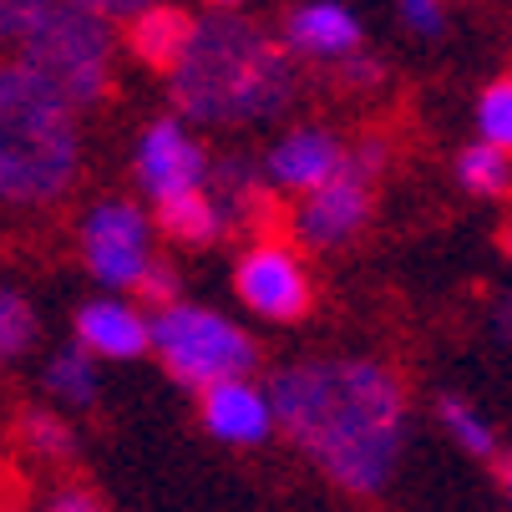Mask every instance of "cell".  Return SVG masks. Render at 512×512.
<instances>
[{
    "label": "cell",
    "instance_id": "6da1fadb",
    "mask_svg": "<svg viewBox=\"0 0 512 512\" xmlns=\"http://www.w3.org/2000/svg\"><path fill=\"white\" fill-rule=\"evenodd\" d=\"M274 426L340 492L376 497L406 442V391L381 360H305L269 381Z\"/></svg>",
    "mask_w": 512,
    "mask_h": 512
},
{
    "label": "cell",
    "instance_id": "7a4b0ae2",
    "mask_svg": "<svg viewBox=\"0 0 512 512\" xmlns=\"http://www.w3.org/2000/svg\"><path fill=\"white\" fill-rule=\"evenodd\" d=\"M168 77L178 112L203 127L264 122L300 92V71L284 41H269L234 11H208L203 21H193V41Z\"/></svg>",
    "mask_w": 512,
    "mask_h": 512
},
{
    "label": "cell",
    "instance_id": "3957f363",
    "mask_svg": "<svg viewBox=\"0 0 512 512\" xmlns=\"http://www.w3.org/2000/svg\"><path fill=\"white\" fill-rule=\"evenodd\" d=\"M82 163L77 112L16 61L0 66V203H56Z\"/></svg>",
    "mask_w": 512,
    "mask_h": 512
},
{
    "label": "cell",
    "instance_id": "277c9868",
    "mask_svg": "<svg viewBox=\"0 0 512 512\" xmlns=\"http://www.w3.org/2000/svg\"><path fill=\"white\" fill-rule=\"evenodd\" d=\"M16 46H21L16 66L26 77H36L51 97H61L71 112L107 97L117 41H112V26L102 16L71 6V0H51Z\"/></svg>",
    "mask_w": 512,
    "mask_h": 512
},
{
    "label": "cell",
    "instance_id": "5b68a950",
    "mask_svg": "<svg viewBox=\"0 0 512 512\" xmlns=\"http://www.w3.org/2000/svg\"><path fill=\"white\" fill-rule=\"evenodd\" d=\"M148 345L163 355L178 386H198V391L218 381H249V371L259 365V345L249 330L198 305L158 310V320H148Z\"/></svg>",
    "mask_w": 512,
    "mask_h": 512
},
{
    "label": "cell",
    "instance_id": "8992f818",
    "mask_svg": "<svg viewBox=\"0 0 512 512\" xmlns=\"http://www.w3.org/2000/svg\"><path fill=\"white\" fill-rule=\"evenodd\" d=\"M82 254L87 269L107 284V289H137L142 274L153 269V229L148 213L127 198H107L92 203L82 218Z\"/></svg>",
    "mask_w": 512,
    "mask_h": 512
},
{
    "label": "cell",
    "instance_id": "52a82bcc",
    "mask_svg": "<svg viewBox=\"0 0 512 512\" xmlns=\"http://www.w3.org/2000/svg\"><path fill=\"white\" fill-rule=\"evenodd\" d=\"M234 289L264 320H300L310 310V274L300 254L284 244H254L234 269Z\"/></svg>",
    "mask_w": 512,
    "mask_h": 512
},
{
    "label": "cell",
    "instance_id": "ba28073f",
    "mask_svg": "<svg viewBox=\"0 0 512 512\" xmlns=\"http://www.w3.org/2000/svg\"><path fill=\"white\" fill-rule=\"evenodd\" d=\"M371 178H360L350 168H340V178H330L325 188L305 193L295 208V234L310 249H340L350 244L365 224H371Z\"/></svg>",
    "mask_w": 512,
    "mask_h": 512
},
{
    "label": "cell",
    "instance_id": "9c48e42d",
    "mask_svg": "<svg viewBox=\"0 0 512 512\" xmlns=\"http://www.w3.org/2000/svg\"><path fill=\"white\" fill-rule=\"evenodd\" d=\"M137 183L153 193V203L178 198V193H198L208 183V158L203 148L183 132V122H153L137 142Z\"/></svg>",
    "mask_w": 512,
    "mask_h": 512
},
{
    "label": "cell",
    "instance_id": "30bf717a",
    "mask_svg": "<svg viewBox=\"0 0 512 512\" xmlns=\"http://www.w3.org/2000/svg\"><path fill=\"white\" fill-rule=\"evenodd\" d=\"M340 168H345V142H340L335 132H325V127H300V132H289V137L274 142L259 173H264L274 188L315 193V188H325L330 178H340Z\"/></svg>",
    "mask_w": 512,
    "mask_h": 512
},
{
    "label": "cell",
    "instance_id": "8fae6325",
    "mask_svg": "<svg viewBox=\"0 0 512 512\" xmlns=\"http://www.w3.org/2000/svg\"><path fill=\"white\" fill-rule=\"evenodd\" d=\"M284 51L310 61H345L360 51V21L335 0H310L284 16Z\"/></svg>",
    "mask_w": 512,
    "mask_h": 512
},
{
    "label": "cell",
    "instance_id": "7c38bea8",
    "mask_svg": "<svg viewBox=\"0 0 512 512\" xmlns=\"http://www.w3.org/2000/svg\"><path fill=\"white\" fill-rule=\"evenodd\" d=\"M203 426L218 442L259 447L274 431V411H269V396L254 381H218V386L203 391Z\"/></svg>",
    "mask_w": 512,
    "mask_h": 512
},
{
    "label": "cell",
    "instance_id": "4fadbf2b",
    "mask_svg": "<svg viewBox=\"0 0 512 512\" xmlns=\"http://www.w3.org/2000/svg\"><path fill=\"white\" fill-rule=\"evenodd\" d=\"M77 345L92 360H132L148 350V320L122 300H92L77 310Z\"/></svg>",
    "mask_w": 512,
    "mask_h": 512
},
{
    "label": "cell",
    "instance_id": "5bb4252c",
    "mask_svg": "<svg viewBox=\"0 0 512 512\" xmlns=\"http://www.w3.org/2000/svg\"><path fill=\"white\" fill-rule=\"evenodd\" d=\"M188 41H193V16H188L183 6H168V0H158V6L137 11V16L127 21V46H132V56L148 61V66H158V71H173V66L183 61Z\"/></svg>",
    "mask_w": 512,
    "mask_h": 512
},
{
    "label": "cell",
    "instance_id": "9a60e30c",
    "mask_svg": "<svg viewBox=\"0 0 512 512\" xmlns=\"http://www.w3.org/2000/svg\"><path fill=\"white\" fill-rule=\"evenodd\" d=\"M158 229H163L173 244L203 249V244H213L218 234H229V218L218 213V203L208 198V188H198V193H178V198H163V203H158Z\"/></svg>",
    "mask_w": 512,
    "mask_h": 512
},
{
    "label": "cell",
    "instance_id": "2e32d148",
    "mask_svg": "<svg viewBox=\"0 0 512 512\" xmlns=\"http://www.w3.org/2000/svg\"><path fill=\"white\" fill-rule=\"evenodd\" d=\"M97 386H102V376H97V360L82 350V345H66V350H56L51 360H46V391L61 401V406H92L97 401Z\"/></svg>",
    "mask_w": 512,
    "mask_h": 512
},
{
    "label": "cell",
    "instance_id": "e0dca14e",
    "mask_svg": "<svg viewBox=\"0 0 512 512\" xmlns=\"http://www.w3.org/2000/svg\"><path fill=\"white\" fill-rule=\"evenodd\" d=\"M16 442L36 462H71L77 457V431H71V421L56 416V411H41V406H26L16 416Z\"/></svg>",
    "mask_w": 512,
    "mask_h": 512
},
{
    "label": "cell",
    "instance_id": "ac0fdd59",
    "mask_svg": "<svg viewBox=\"0 0 512 512\" xmlns=\"http://www.w3.org/2000/svg\"><path fill=\"white\" fill-rule=\"evenodd\" d=\"M457 178H462V188H472L482 198H507L512 193V158L487 148V142H472L457 158Z\"/></svg>",
    "mask_w": 512,
    "mask_h": 512
},
{
    "label": "cell",
    "instance_id": "d6986e66",
    "mask_svg": "<svg viewBox=\"0 0 512 512\" xmlns=\"http://www.w3.org/2000/svg\"><path fill=\"white\" fill-rule=\"evenodd\" d=\"M436 416H442V426L452 431V442H457L462 452H472V457H492V452H497V431L487 426V416H482L472 401L442 396V401H436Z\"/></svg>",
    "mask_w": 512,
    "mask_h": 512
},
{
    "label": "cell",
    "instance_id": "ffe728a7",
    "mask_svg": "<svg viewBox=\"0 0 512 512\" xmlns=\"http://www.w3.org/2000/svg\"><path fill=\"white\" fill-rule=\"evenodd\" d=\"M36 345V310L21 289L0 284V365Z\"/></svg>",
    "mask_w": 512,
    "mask_h": 512
},
{
    "label": "cell",
    "instance_id": "44dd1931",
    "mask_svg": "<svg viewBox=\"0 0 512 512\" xmlns=\"http://www.w3.org/2000/svg\"><path fill=\"white\" fill-rule=\"evenodd\" d=\"M477 132H482L487 148L512 158V77L482 87V97H477Z\"/></svg>",
    "mask_w": 512,
    "mask_h": 512
},
{
    "label": "cell",
    "instance_id": "7402d4cb",
    "mask_svg": "<svg viewBox=\"0 0 512 512\" xmlns=\"http://www.w3.org/2000/svg\"><path fill=\"white\" fill-rule=\"evenodd\" d=\"M51 0H0V41H21Z\"/></svg>",
    "mask_w": 512,
    "mask_h": 512
},
{
    "label": "cell",
    "instance_id": "603a6c76",
    "mask_svg": "<svg viewBox=\"0 0 512 512\" xmlns=\"http://www.w3.org/2000/svg\"><path fill=\"white\" fill-rule=\"evenodd\" d=\"M401 21L416 36H436L447 26V0H401Z\"/></svg>",
    "mask_w": 512,
    "mask_h": 512
},
{
    "label": "cell",
    "instance_id": "cb8c5ba5",
    "mask_svg": "<svg viewBox=\"0 0 512 512\" xmlns=\"http://www.w3.org/2000/svg\"><path fill=\"white\" fill-rule=\"evenodd\" d=\"M137 289H142V295H148L158 310L178 305V274H173L168 264H158V259H153V269H148V274H142V284H137Z\"/></svg>",
    "mask_w": 512,
    "mask_h": 512
},
{
    "label": "cell",
    "instance_id": "d4e9b609",
    "mask_svg": "<svg viewBox=\"0 0 512 512\" xmlns=\"http://www.w3.org/2000/svg\"><path fill=\"white\" fill-rule=\"evenodd\" d=\"M381 77H386V66H381L376 56H365V51H355V56L340 61V82L355 87V92H360V87H376Z\"/></svg>",
    "mask_w": 512,
    "mask_h": 512
},
{
    "label": "cell",
    "instance_id": "484cf974",
    "mask_svg": "<svg viewBox=\"0 0 512 512\" xmlns=\"http://www.w3.org/2000/svg\"><path fill=\"white\" fill-rule=\"evenodd\" d=\"M71 6H82V11H92V16H102V21H112V16H137V11H148V6H158V0H71Z\"/></svg>",
    "mask_w": 512,
    "mask_h": 512
},
{
    "label": "cell",
    "instance_id": "4316f807",
    "mask_svg": "<svg viewBox=\"0 0 512 512\" xmlns=\"http://www.w3.org/2000/svg\"><path fill=\"white\" fill-rule=\"evenodd\" d=\"M51 512H102V507H97V497L82 492V487H61V492L51 497Z\"/></svg>",
    "mask_w": 512,
    "mask_h": 512
},
{
    "label": "cell",
    "instance_id": "83f0119b",
    "mask_svg": "<svg viewBox=\"0 0 512 512\" xmlns=\"http://www.w3.org/2000/svg\"><path fill=\"white\" fill-rule=\"evenodd\" d=\"M492 330L502 340H512V289H507V295H497V305H492Z\"/></svg>",
    "mask_w": 512,
    "mask_h": 512
},
{
    "label": "cell",
    "instance_id": "f1b7e54d",
    "mask_svg": "<svg viewBox=\"0 0 512 512\" xmlns=\"http://www.w3.org/2000/svg\"><path fill=\"white\" fill-rule=\"evenodd\" d=\"M0 512H26V502H21V492H16V487L0 492Z\"/></svg>",
    "mask_w": 512,
    "mask_h": 512
},
{
    "label": "cell",
    "instance_id": "f546056e",
    "mask_svg": "<svg viewBox=\"0 0 512 512\" xmlns=\"http://www.w3.org/2000/svg\"><path fill=\"white\" fill-rule=\"evenodd\" d=\"M502 492H507V502H512V457L502 462Z\"/></svg>",
    "mask_w": 512,
    "mask_h": 512
},
{
    "label": "cell",
    "instance_id": "4dcf8cb0",
    "mask_svg": "<svg viewBox=\"0 0 512 512\" xmlns=\"http://www.w3.org/2000/svg\"><path fill=\"white\" fill-rule=\"evenodd\" d=\"M208 6H213V11H234V6H239V0H208Z\"/></svg>",
    "mask_w": 512,
    "mask_h": 512
},
{
    "label": "cell",
    "instance_id": "1f68e13d",
    "mask_svg": "<svg viewBox=\"0 0 512 512\" xmlns=\"http://www.w3.org/2000/svg\"><path fill=\"white\" fill-rule=\"evenodd\" d=\"M507 254H512V229H507Z\"/></svg>",
    "mask_w": 512,
    "mask_h": 512
}]
</instances>
